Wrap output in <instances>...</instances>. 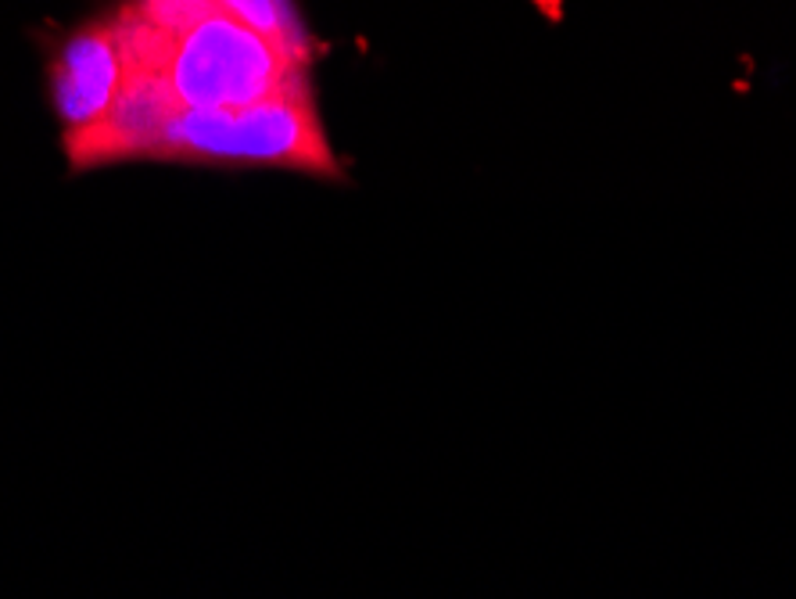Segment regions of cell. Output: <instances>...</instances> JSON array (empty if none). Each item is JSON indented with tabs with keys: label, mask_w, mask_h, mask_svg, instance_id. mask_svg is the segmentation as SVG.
Listing matches in <instances>:
<instances>
[{
	"label": "cell",
	"mask_w": 796,
	"mask_h": 599,
	"mask_svg": "<svg viewBox=\"0 0 796 599\" xmlns=\"http://www.w3.org/2000/svg\"><path fill=\"white\" fill-rule=\"evenodd\" d=\"M169 83L184 108H244L280 94L308 97L298 57L227 11L176 40Z\"/></svg>",
	"instance_id": "cell-1"
},
{
	"label": "cell",
	"mask_w": 796,
	"mask_h": 599,
	"mask_svg": "<svg viewBox=\"0 0 796 599\" xmlns=\"http://www.w3.org/2000/svg\"><path fill=\"white\" fill-rule=\"evenodd\" d=\"M155 158H205V162H270L308 172H337L327 137L308 97L280 94L244 108H184L169 123Z\"/></svg>",
	"instance_id": "cell-2"
},
{
	"label": "cell",
	"mask_w": 796,
	"mask_h": 599,
	"mask_svg": "<svg viewBox=\"0 0 796 599\" xmlns=\"http://www.w3.org/2000/svg\"><path fill=\"white\" fill-rule=\"evenodd\" d=\"M180 112L184 105L172 94L166 72H158V76H126L123 91L115 94L112 108L97 123L65 134L72 166L86 169L101 162H119V158H155L169 123Z\"/></svg>",
	"instance_id": "cell-3"
},
{
	"label": "cell",
	"mask_w": 796,
	"mask_h": 599,
	"mask_svg": "<svg viewBox=\"0 0 796 599\" xmlns=\"http://www.w3.org/2000/svg\"><path fill=\"white\" fill-rule=\"evenodd\" d=\"M123 80L126 69L112 22L80 29L54 62V101L65 126L80 129L97 123L123 91Z\"/></svg>",
	"instance_id": "cell-4"
},
{
	"label": "cell",
	"mask_w": 796,
	"mask_h": 599,
	"mask_svg": "<svg viewBox=\"0 0 796 599\" xmlns=\"http://www.w3.org/2000/svg\"><path fill=\"white\" fill-rule=\"evenodd\" d=\"M216 4H219V11H227L230 19H238L248 29H255V33L280 43V48L305 65L308 40H305L298 14L291 8V0H216Z\"/></svg>",
	"instance_id": "cell-5"
},
{
	"label": "cell",
	"mask_w": 796,
	"mask_h": 599,
	"mask_svg": "<svg viewBox=\"0 0 796 599\" xmlns=\"http://www.w3.org/2000/svg\"><path fill=\"white\" fill-rule=\"evenodd\" d=\"M126 11H133L137 19L151 22L158 29H166L172 36H184L187 29H195L209 14L219 11L216 0H129Z\"/></svg>",
	"instance_id": "cell-6"
},
{
	"label": "cell",
	"mask_w": 796,
	"mask_h": 599,
	"mask_svg": "<svg viewBox=\"0 0 796 599\" xmlns=\"http://www.w3.org/2000/svg\"><path fill=\"white\" fill-rule=\"evenodd\" d=\"M538 8H545L549 19H559V0H538Z\"/></svg>",
	"instance_id": "cell-7"
}]
</instances>
